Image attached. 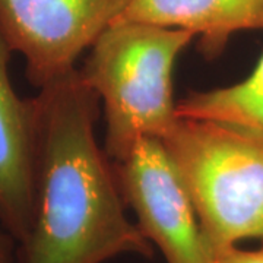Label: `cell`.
<instances>
[{
    "label": "cell",
    "mask_w": 263,
    "mask_h": 263,
    "mask_svg": "<svg viewBox=\"0 0 263 263\" xmlns=\"http://www.w3.org/2000/svg\"><path fill=\"white\" fill-rule=\"evenodd\" d=\"M100 98L76 67L32 98L34 218L18 263H104L152 257L129 221L114 162L95 139Z\"/></svg>",
    "instance_id": "6da1fadb"
},
{
    "label": "cell",
    "mask_w": 263,
    "mask_h": 263,
    "mask_svg": "<svg viewBox=\"0 0 263 263\" xmlns=\"http://www.w3.org/2000/svg\"><path fill=\"white\" fill-rule=\"evenodd\" d=\"M195 38L186 29L116 21L95 40L79 72L103 101L104 151L113 162L142 138L162 141L174 127L173 70Z\"/></svg>",
    "instance_id": "7a4b0ae2"
},
{
    "label": "cell",
    "mask_w": 263,
    "mask_h": 263,
    "mask_svg": "<svg viewBox=\"0 0 263 263\" xmlns=\"http://www.w3.org/2000/svg\"><path fill=\"white\" fill-rule=\"evenodd\" d=\"M197 214L206 253L263 240V138L228 123L179 117L162 139Z\"/></svg>",
    "instance_id": "3957f363"
},
{
    "label": "cell",
    "mask_w": 263,
    "mask_h": 263,
    "mask_svg": "<svg viewBox=\"0 0 263 263\" xmlns=\"http://www.w3.org/2000/svg\"><path fill=\"white\" fill-rule=\"evenodd\" d=\"M130 0H0V31L13 53L25 59L38 89L76 69V60Z\"/></svg>",
    "instance_id": "277c9868"
},
{
    "label": "cell",
    "mask_w": 263,
    "mask_h": 263,
    "mask_svg": "<svg viewBox=\"0 0 263 263\" xmlns=\"http://www.w3.org/2000/svg\"><path fill=\"white\" fill-rule=\"evenodd\" d=\"M114 168L136 226L167 263H208L193 202L162 142L142 138Z\"/></svg>",
    "instance_id": "5b68a950"
},
{
    "label": "cell",
    "mask_w": 263,
    "mask_h": 263,
    "mask_svg": "<svg viewBox=\"0 0 263 263\" xmlns=\"http://www.w3.org/2000/svg\"><path fill=\"white\" fill-rule=\"evenodd\" d=\"M12 54L0 31V224L19 246L34 218V110L12 85Z\"/></svg>",
    "instance_id": "8992f818"
},
{
    "label": "cell",
    "mask_w": 263,
    "mask_h": 263,
    "mask_svg": "<svg viewBox=\"0 0 263 263\" xmlns=\"http://www.w3.org/2000/svg\"><path fill=\"white\" fill-rule=\"evenodd\" d=\"M117 21L186 29L206 59L219 56L240 31L263 29V0H130Z\"/></svg>",
    "instance_id": "52a82bcc"
},
{
    "label": "cell",
    "mask_w": 263,
    "mask_h": 263,
    "mask_svg": "<svg viewBox=\"0 0 263 263\" xmlns=\"http://www.w3.org/2000/svg\"><path fill=\"white\" fill-rule=\"evenodd\" d=\"M177 116L228 123L263 138V56L237 84L189 92L177 103Z\"/></svg>",
    "instance_id": "ba28073f"
},
{
    "label": "cell",
    "mask_w": 263,
    "mask_h": 263,
    "mask_svg": "<svg viewBox=\"0 0 263 263\" xmlns=\"http://www.w3.org/2000/svg\"><path fill=\"white\" fill-rule=\"evenodd\" d=\"M208 263H263V246L256 250H243L238 246L208 253Z\"/></svg>",
    "instance_id": "9c48e42d"
},
{
    "label": "cell",
    "mask_w": 263,
    "mask_h": 263,
    "mask_svg": "<svg viewBox=\"0 0 263 263\" xmlns=\"http://www.w3.org/2000/svg\"><path fill=\"white\" fill-rule=\"evenodd\" d=\"M16 253L18 243L3 227H0V263H13Z\"/></svg>",
    "instance_id": "30bf717a"
}]
</instances>
